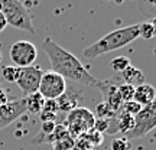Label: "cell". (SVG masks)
<instances>
[{
  "instance_id": "d4e9b609",
  "label": "cell",
  "mask_w": 156,
  "mask_h": 150,
  "mask_svg": "<svg viewBox=\"0 0 156 150\" xmlns=\"http://www.w3.org/2000/svg\"><path fill=\"white\" fill-rule=\"evenodd\" d=\"M44 111H49V113H58V104H56V100H45L44 107H42Z\"/></svg>"
},
{
  "instance_id": "52a82bcc",
  "label": "cell",
  "mask_w": 156,
  "mask_h": 150,
  "mask_svg": "<svg viewBox=\"0 0 156 150\" xmlns=\"http://www.w3.org/2000/svg\"><path fill=\"white\" fill-rule=\"evenodd\" d=\"M12 62L17 68H26L30 67L36 58H38V49L32 42L29 40H17L10 46L9 51Z\"/></svg>"
},
{
  "instance_id": "484cf974",
  "label": "cell",
  "mask_w": 156,
  "mask_h": 150,
  "mask_svg": "<svg viewBox=\"0 0 156 150\" xmlns=\"http://www.w3.org/2000/svg\"><path fill=\"white\" fill-rule=\"evenodd\" d=\"M39 118L42 123H46V121H55L56 120V114L55 113H49V111H42L39 113Z\"/></svg>"
},
{
  "instance_id": "9a60e30c",
  "label": "cell",
  "mask_w": 156,
  "mask_h": 150,
  "mask_svg": "<svg viewBox=\"0 0 156 150\" xmlns=\"http://www.w3.org/2000/svg\"><path fill=\"white\" fill-rule=\"evenodd\" d=\"M117 130L119 131H122V133L127 134L132 128H133L134 126V117L130 116V114H127V113H124L122 110V111L117 114Z\"/></svg>"
},
{
  "instance_id": "ac0fdd59",
  "label": "cell",
  "mask_w": 156,
  "mask_h": 150,
  "mask_svg": "<svg viewBox=\"0 0 156 150\" xmlns=\"http://www.w3.org/2000/svg\"><path fill=\"white\" fill-rule=\"evenodd\" d=\"M130 65V59H129L127 56H116V58H113L112 61H110V68H112L113 71H116V72H123L126 68Z\"/></svg>"
},
{
  "instance_id": "ffe728a7",
  "label": "cell",
  "mask_w": 156,
  "mask_h": 150,
  "mask_svg": "<svg viewBox=\"0 0 156 150\" xmlns=\"http://www.w3.org/2000/svg\"><path fill=\"white\" fill-rule=\"evenodd\" d=\"M95 111H97V117H100V118H107V120L114 118V117L119 114V113H114V111H113L112 108L107 106L104 101H103V103H100V104H97Z\"/></svg>"
},
{
  "instance_id": "9c48e42d",
  "label": "cell",
  "mask_w": 156,
  "mask_h": 150,
  "mask_svg": "<svg viewBox=\"0 0 156 150\" xmlns=\"http://www.w3.org/2000/svg\"><path fill=\"white\" fill-rule=\"evenodd\" d=\"M42 74H44L42 69L38 67H34V65L26 68H19V75H17L16 79L17 87L22 89L26 95L38 92Z\"/></svg>"
},
{
  "instance_id": "4fadbf2b",
  "label": "cell",
  "mask_w": 156,
  "mask_h": 150,
  "mask_svg": "<svg viewBox=\"0 0 156 150\" xmlns=\"http://www.w3.org/2000/svg\"><path fill=\"white\" fill-rule=\"evenodd\" d=\"M56 104H58V111H73L74 108L80 107L78 106V95H75L74 92H67L65 91L59 98H56Z\"/></svg>"
},
{
  "instance_id": "603a6c76",
  "label": "cell",
  "mask_w": 156,
  "mask_h": 150,
  "mask_svg": "<svg viewBox=\"0 0 156 150\" xmlns=\"http://www.w3.org/2000/svg\"><path fill=\"white\" fill-rule=\"evenodd\" d=\"M112 150H132V143L126 137H119L112 141Z\"/></svg>"
},
{
  "instance_id": "8992f818",
  "label": "cell",
  "mask_w": 156,
  "mask_h": 150,
  "mask_svg": "<svg viewBox=\"0 0 156 150\" xmlns=\"http://www.w3.org/2000/svg\"><path fill=\"white\" fill-rule=\"evenodd\" d=\"M67 91V81L54 71L42 74L38 92L45 100H56Z\"/></svg>"
},
{
  "instance_id": "cb8c5ba5",
  "label": "cell",
  "mask_w": 156,
  "mask_h": 150,
  "mask_svg": "<svg viewBox=\"0 0 156 150\" xmlns=\"http://www.w3.org/2000/svg\"><path fill=\"white\" fill-rule=\"evenodd\" d=\"M142 110V106H140L139 103H136L134 100L132 101H129V103H124L123 104V111L124 113H127V114H130V116H136L137 113Z\"/></svg>"
},
{
  "instance_id": "5b68a950",
  "label": "cell",
  "mask_w": 156,
  "mask_h": 150,
  "mask_svg": "<svg viewBox=\"0 0 156 150\" xmlns=\"http://www.w3.org/2000/svg\"><path fill=\"white\" fill-rule=\"evenodd\" d=\"M156 127V104L152 103L149 106L142 107L136 116H134V126L124 137L126 139H139L142 136L147 134Z\"/></svg>"
},
{
  "instance_id": "7a4b0ae2",
  "label": "cell",
  "mask_w": 156,
  "mask_h": 150,
  "mask_svg": "<svg viewBox=\"0 0 156 150\" xmlns=\"http://www.w3.org/2000/svg\"><path fill=\"white\" fill-rule=\"evenodd\" d=\"M139 38V30H137V25H130L126 28H120L116 30H112L103 38H100L97 42L93 45L87 46L84 49L83 55L88 59H95L98 56L104 55L107 52L120 49L126 45L132 44L133 40Z\"/></svg>"
},
{
  "instance_id": "277c9868",
  "label": "cell",
  "mask_w": 156,
  "mask_h": 150,
  "mask_svg": "<svg viewBox=\"0 0 156 150\" xmlns=\"http://www.w3.org/2000/svg\"><path fill=\"white\" fill-rule=\"evenodd\" d=\"M95 116L93 111H90L85 107H77L73 111L68 113L65 127L73 139H77L81 134L87 133L94 127Z\"/></svg>"
},
{
  "instance_id": "7c38bea8",
  "label": "cell",
  "mask_w": 156,
  "mask_h": 150,
  "mask_svg": "<svg viewBox=\"0 0 156 150\" xmlns=\"http://www.w3.org/2000/svg\"><path fill=\"white\" fill-rule=\"evenodd\" d=\"M120 78H122V81H124V84H129V85H132L134 88L142 85V84H145L146 81L145 74L142 72L139 68L133 67L132 64L123 72H120Z\"/></svg>"
},
{
  "instance_id": "ba28073f",
  "label": "cell",
  "mask_w": 156,
  "mask_h": 150,
  "mask_svg": "<svg viewBox=\"0 0 156 150\" xmlns=\"http://www.w3.org/2000/svg\"><path fill=\"white\" fill-rule=\"evenodd\" d=\"M122 84V78L120 77H113L110 79H104V81H98L97 87L101 91V94L104 97V103L112 108L114 113H120L123 110V101L119 97L117 88Z\"/></svg>"
},
{
  "instance_id": "e0dca14e",
  "label": "cell",
  "mask_w": 156,
  "mask_h": 150,
  "mask_svg": "<svg viewBox=\"0 0 156 150\" xmlns=\"http://www.w3.org/2000/svg\"><path fill=\"white\" fill-rule=\"evenodd\" d=\"M139 30V38L143 39H152L155 36V25L153 22H142L137 25Z\"/></svg>"
},
{
  "instance_id": "4316f807",
  "label": "cell",
  "mask_w": 156,
  "mask_h": 150,
  "mask_svg": "<svg viewBox=\"0 0 156 150\" xmlns=\"http://www.w3.org/2000/svg\"><path fill=\"white\" fill-rule=\"evenodd\" d=\"M6 103H7V94H6L5 89L0 87V106H5Z\"/></svg>"
},
{
  "instance_id": "d6986e66",
  "label": "cell",
  "mask_w": 156,
  "mask_h": 150,
  "mask_svg": "<svg viewBox=\"0 0 156 150\" xmlns=\"http://www.w3.org/2000/svg\"><path fill=\"white\" fill-rule=\"evenodd\" d=\"M17 75H19V68L15 65H7L2 68V78L6 82H16Z\"/></svg>"
},
{
  "instance_id": "83f0119b",
  "label": "cell",
  "mask_w": 156,
  "mask_h": 150,
  "mask_svg": "<svg viewBox=\"0 0 156 150\" xmlns=\"http://www.w3.org/2000/svg\"><path fill=\"white\" fill-rule=\"evenodd\" d=\"M7 26V22H6V19H5V16H3V13L0 12V32L3 30V29Z\"/></svg>"
},
{
  "instance_id": "30bf717a",
  "label": "cell",
  "mask_w": 156,
  "mask_h": 150,
  "mask_svg": "<svg viewBox=\"0 0 156 150\" xmlns=\"http://www.w3.org/2000/svg\"><path fill=\"white\" fill-rule=\"evenodd\" d=\"M26 113V100L17 98V100L7 101L5 106H0V130H5L17 118H20Z\"/></svg>"
},
{
  "instance_id": "f546056e",
  "label": "cell",
  "mask_w": 156,
  "mask_h": 150,
  "mask_svg": "<svg viewBox=\"0 0 156 150\" xmlns=\"http://www.w3.org/2000/svg\"><path fill=\"white\" fill-rule=\"evenodd\" d=\"M0 62H2V52H0Z\"/></svg>"
},
{
  "instance_id": "44dd1931",
  "label": "cell",
  "mask_w": 156,
  "mask_h": 150,
  "mask_svg": "<svg viewBox=\"0 0 156 150\" xmlns=\"http://www.w3.org/2000/svg\"><path fill=\"white\" fill-rule=\"evenodd\" d=\"M84 136H85V139L90 141V145L93 146V147H98V146H101V143H103V140H104V137H103V134L98 133V131H95L94 128L93 130H90V131H87V133H84Z\"/></svg>"
},
{
  "instance_id": "f1b7e54d",
  "label": "cell",
  "mask_w": 156,
  "mask_h": 150,
  "mask_svg": "<svg viewBox=\"0 0 156 150\" xmlns=\"http://www.w3.org/2000/svg\"><path fill=\"white\" fill-rule=\"evenodd\" d=\"M149 2H151V3H155V0H149Z\"/></svg>"
},
{
  "instance_id": "2e32d148",
  "label": "cell",
  "mask_w": 156,
  "mask_h": 150,
  "mask_svg": "<svg viewBox=\"0 0 156 150\" xmlns=\"http://www.w3.org/2000/svg\"><path fill=\"white\" fill-rule=\"evenodd\" d=\"M117 92H119L120 100H122L123 104H124V103H129V101L133 100V97H134V87L129 85V84L122 82L120 85H119V88H117Z\"/></svg>"
},
{
  "instance_id": "8fae6325",
  "label": "cell",
  "mask_w": 156,
  "mask_h": 150,
  "mask_svg": "<svg viewBox=\"0 0 156 150\" xmlns=\"http://www.w3.org/2000/svg\"><path fill=\"white\" fill-rule=\"evenodd\" d=\"M155 97H156V91L152 87L151 84H142L139 87L134 88V97L133 100L136 103H139L142 107L149 106L152 103H155Z\"/></svg>"
},
{
  "instance_id": "5bb4252c",
  "label": "cell",
  "mask_w": 156,
  "mask_h": 150,
  "mask_svg": "<svg viewBox=\"0 0 156 150\" xmlns=\"http://www.w3.org/2000/svg\"><path fill=\"white\" fill-rule=\"evenodd\" d=\"M26 113H32V114H39L42 111V107H44L45 98L39 92H34V94H29L26 98Z\"/></svg>"
},
{
  "instance_id": "3957f363",
  "label": "cell",
  "mask_w": 156,
  "mask_h": 150,
  "mask_svg": "<svg viewBox=\"0 0 156 150\" xmlns=\"http://www.w3.org/2000/svg\"><path fill=\"white\" fill-rule=\"evenodd\" d=\"M0 12L3 13L7 25L35 35L30 13L20 0H0Z\"/></svg>"
},
{
  "instance_id": "7402d4cb",
  "label": "cell",
  "mask_w": 156,
  "mask_h": 150,
  "mask_svg": "<svg viewBox=\"0 0 156 150\" xmlns=\"http://www.w3.org/2000/svg\"><path fill=\"white\" fill-rule=\"evenodd\" d=\"M74 149V139L71 136L64 137L61 140H56L54 143V150H73Z\"/></svg>"
},
{
  "instance_id": "6da1fadb",
  "label": "cell",
  "mask_w": 156,
  "mask_h": 150,
  "mask_svg": "<svg viewBox=\"0 0 156 150\" xmlns=\"http://www.w3.org/2000/svg\"><path fill=\"white\" fill-rule=\"evenodd\" d=\"M45 54L51 62L52 71L61 75L64 79H71L74 82L85 85V87H97L98 79L93 77L83 65V62L75 55L67 49H64L61 45H58L51 38H45L42 42Z\"/></svg>"
}]
</instances>
